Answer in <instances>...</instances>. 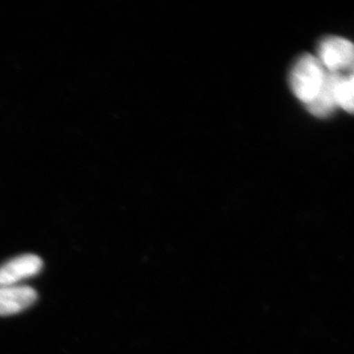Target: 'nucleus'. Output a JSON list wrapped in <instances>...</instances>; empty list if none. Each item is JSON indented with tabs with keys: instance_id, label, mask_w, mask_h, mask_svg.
Listing matches in <instances>:
<instances>
[{
	"instance_id": "obj_5",
	"label": "nucleus",
	"mask_w": 354,
	"mask_h": 354,
	"mask_svg": "<svg viewBox=\"0 0 354 354\" xmlns=\"http://www.w3.org/2000/svg\"><path fill=\"white\" fill-rule=\"evenodd\" d=\"M330 74V87L335 104L348 111H353V74Z\"/></svg>"
},
{
	"instance_id": "obj_6",
	"label": "nucleus",
	"mask_w": 354,
	"mask_h": 354,
	"mask_svg": "<svg viewBox=\"0 0 354 354\" xmlns=\"http://www.w3.org/2000/svg\"><path fill=\"white\" fill-rule=\"evenodd\" d=\"M335 104L334 97H333L332 87H330V74L328 78L327 85L324 88L322 93L316 97L315 101L307 106L309 113L317 116V118H326L330 115L335 111Z\"/></svg>"
},
{
	"instance_id": "obj_1",
	"label": "nucleus",
	"mask_w": 354,
	"mask_h": 354,
	"mask_svg": "<svg viewBox=\"0 0 354 354\" xmlns=\"http://www.w3.org/2000/svg\"><path fill=\"white\" fill-rule=\"evenodd\" d=\"M329 78V72L317 57L304 55L298 58L290 72V87L300 102L306 104L315 101L322 93Z\"/></svg>"
},
{
	"instance_id": "obj_4",
	"label": "nucleus",
	"mask_w": 354,
	"mask_h": 354,
	"mask_svg": "<svg viewBox=\"0 0 354 354\" xmlns=\"http://www.w3.org/2000/svg\"><path fill=\"white\" fill-rule=\"evenodd\" d=\"M38 295L31 286H0V316H10L29 308Z\"/></svg>"
},
{
	"instance_id": "obj_2",
	"label": "nucleus",
	"mask_w": 354,
	"mask_h": 354,
	"mask_svg": "<svg viewBox=\"0 0 354 354\" xmlns=\"http://www.w3.org/2000/svg\"><path fill=\"white\" fill-rule=\"evenodd\" d=\"M353 44L341 37H329L321 41L318 48L319 62L330 73H353Z\"/></svg>"
},
{
	"instance_id": "obj_3",
	"label": "nucleus",
	"mask_w": 354,
	"mask_h": 354,
	"mask_svg": "<svg viewBox=\"0 0 354 354\" xmlns=\"http://www.w3.org/2000/svg\"><path fill=\"white\" fill-rule=\"evenodd\" d=\"M43 269V260L34 254H24L0 266V286L17 285L36 276Z\"/></svg>"
}]
</instances>
